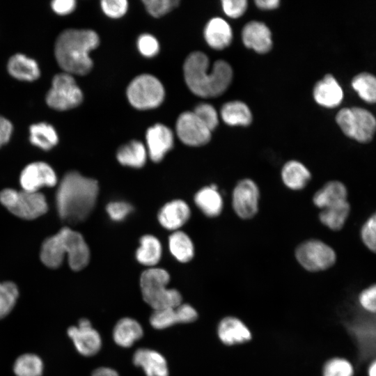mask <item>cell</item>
Wrapping results in <instances>:
<instances>
[{"mask_svg":"<svg viewBox=\"0 0 376 376\" xmlns=\"http://www.w3.org/2000/svg\"><path fill=\"white\" fill-rule=\"evenodd\" d=\"M260 189L251 178H244L235 185L231 194L232 208L240 219L253 218L259 210Z\"/></svg>","mask_w":376,"mask_h":376,"instance_id":"7c38bea8","label":"cell"},{"mask_svg":"<svg viewBox=\"0 0 376 376\" xmlns=\"http://www.w3.org/2000/svg\"><path fill=\"white\" fill-rule=\"evenodd\" d=\"M204 37L210 47L217 50H221L231 43L233 31L226 20L220 17H214L207 22L205 27Z\"/></svg>","mask_w":376,"mask_h":376,"instance_id":"d4e9b609","label":"cell"},{"mask_svg":"<svg viewBox=\"0 0 376 376\" xmlns=\"http://www.w3.org/2000/svg\"><path fill=\"white\" fill-rule=\"evenodd\" d=\"M139 51L146 57L155 56L159 49L157 39L150 34L141 35L137 41Z\"/></svg>","mask_w":376,"mask_h":376,"instance_id":"f6af8a7d","label":"cell"},{"mask_svg":"<svg viewBox=\"0 0 376 376\" xmlns=\"http://www.w3.org/2000/svg\"><path fill=\"white\" fill-rule=\"evenodd\" d=\"M255 3L260 9L272 10L277 8L280 2L278 0H257Z\"/></svg>","mask_w":376,"mask_h":376,"instance_id":"681fc988","label":"cell"},{"mask_svg":"<svg viewBox=\"0 0 376 376\" xmlns=\"http://www.w3.org/2000/svg\"><path fill=\"white\" fill-rule=\"evenodd\" d=\"M53 10L58 15H67L72 12L76 6L74 0H54L51 2Z\"/></svg>","mask_w":376,"mask_h":376,"instance_id":"7dc6e473","label":"cell"},{"mask_svg":"<svg viewBox=\"0 0 376 376\" xmlns=\"http://www.w3.org/2000/svg\"><path fill=\"white\" fill-rule=\"evenodd\" d=\"M242 38L244 45L259 54L268 52L272 47L269 29L263 22L251 21L243 28Z\"/></svg>","mask_w":376,"mask_h":376,"instance_id":"ac0fdd59","label":"cell"},{"mask_svg":"<svg viewBox=\"0 0 376 376\" xmlns=\"http://www.w3.org/2000/svg\"><path fill=\"white\" fill-rule=\"evenodd\" d=\"M361 236L366 247L376 253V212L372 214L361 228Z\"/></svg>","mask_w":376,"mask_h":376,"instance_id":"b9f144b4","label":"cell"},{"mask_svg":"<svg viewBox=\"0 0 376 376\" xmlns=\"http://www.w3.org/2000/svg\"><path fill=\"white\" fill-rule=\"evenodd\" d=\"M65 254L70 268L75 271L84 269L89 262L90 251L84 237L67 227L45 240L40 259L47 267L57 268L62 264Z\"/></svg>","mask_w":376,"mask_h":376,"instance_id":"277c9868","label":"cell"},{"mask_svg":"<svg viewBox=\"0 0 376 376\" xmlns=\"http://www.w3.org/2000/svg\"><path fill=\"white\" fill-rule=\"evenodd\" d=\"M29 133L31 143L44 150L52 149L58 141L54 127L45 122L32 124L29 127Z\"/></svg>","mask_w":376,"mask_h":376,"instance_id":"1f68e13d","label":"cell"},{"mask_svg":"<svg viewBox=\"0 0 376 376\" xmlns=\"http://www.w3.org/2000/svg\"><path fill=\"white\" fill-rule=\"evenodd\" d=\"M312 175L302 162L292 159L285 162L281 170L283 184L289 189L300 191L310 182Z\"/></svg>","mask_w":376,"mask_h":376,"instance_id":"7402d4cb","label":"cell"},{"mask_svg":"<svg viewBox=\"0 0 376 376\" xmlns=\"http://www.w3.org/2000/svg\"><path fill=\"white\" fill-rule=\"evenodd\" d=\"M209 59L204 53L194 52L186 58L183 70L185 82L190 91L202 97L221 95L233 79V70L225 61L218 60L209 71Z\"/></svg>","mask_w":376,"mask_h":376,"instance_id":"7a4b0ae2","label":"cell"},{"mask_svg":"<svg viewBox=\"0 0 376 376\" xmlns=\"http://www.w3.org/2000/svg\"><path fill=\"white\" fill-rule=\"evenodd\" d=\"M106 210L111 220L121 221L132 211V207L126 202L115 201L109 203Z\"/></svg>","mask_w":376,"mask_h":376,"instance_id":"ee69618b","label":"cell"},{"mask_svg":"<svg viewBox=\"0 0 376 376\" xmlns=\"http://www.w3.org/2000/svg\"><path fill=\"white\" fill-rule=\"evenodd\" d=\"M23 190L38 191L42 187H52L56 184L57 178L53 169L43 162H36L27 165L19 177Z\"/></svg>","mask_w":376,"mask_h":376,"instance_id":"9a60e30c","label":"cell"},{"mask_svg":"<svg viewBox=\"0 0 376 376\" xmlns=\"http://www.w3.org/2000/svg\"><path fill=\"white\" fill-rule=\"evenodd\" d=\"M221 3L224 12L231 18L241 17L247 8L246 0H224Z\"/></svg>","mask_w":376,"mask_h":376,"instance_id":"bcb514c9","label":"cell"},{"mask_svg":"<svg viewBox=\"0 0 376 376\" xmlns=\"http://www.w3.org/2000/svg\"><path fill=\"white\" fill-rule=\"evenodd\" d=\"M194 203L206 217L210 218L219 216L224 209L223 197L214 184L200 189L194 196Z\"/></svg>","mask_w":376,"mask_h":376,"instance_id":"cb8c5ba5","label":"cell"},{"mask_svg":"<svg viewBox=\"0 0 376 376\" xmlns=\"http://www.w3.org/2000/svg\"><path fill=\"white\" fill-rule=\"evenodd\" d=\"M367 376H376V358L368 361L366 368Z\"/></svg>","mask_w":376,"mask_h":376,"instance_id":"816d5d0a","label":"cell"},{"mask_svg":"<svg viewBox=\"0 0 376 376\" xmlns=\"http://www.w3.org/2000/svg\"><path fill=\"white\" fill-rule=\"evenodd\" d=\"M220 340L226 345L241 344L251 339V333L239 318L228 316L223 318L217 328Z\"/></svg>","mask_w":376,"mask_h":376,"instance_id":"d6986e66","label":"cell"},{"mask_svg":"<svg viewBox=\"0 0 376 376\" xmlns=\"http://www.w3.org/2000/svg\"><path fill=\"white\" fill-rule=\"evenodd\" d=\"M353 363L345 357H336L327 360L322 368V376H354Z\"/></svg>","mask_w":376,"mask_h":376,"instance_id":"74e56055","label":"cell"},{"mask_svg":"<svg viewBox=\"0 0 376 376\" xmlns=\"http://www.w3.org/2000/svg\"><path fill=\"white\" fill-rule=\"evenodd\" d=\"M221 116L228 125L247 126L252 121L251 111L241 101H231L224 104L221 109Z\"/></svg>","mask_w":376,"mask_h":376,"instance_id":"f1b7e54d","label":"cell"},{"mask_svg":"<svg viewBox=\"0 0 376 376\" xmlns=\"http://www.w3.org/2000/svg\"><path fill=\"white\" fill-rule=\"evenodd\" d=\"M91 376H119L118 373L110 368L100 367L95 369Z\"/></svg>","mask_w":376,"mask_h":376,"instance_id":"f907efd6","label":"cell"},{"mask_svg":"<svg viewBox=\"0 0 376 376\" xmlns=\"http://www.w3.org/2000/svg\"><path fill=\"white\" fill-rule=\"evenodd\" d=\"M126 0H103L101 7L103 12L109 17L118 18L124 15L128 7Z\"/></svg>","mask_w":376,"mask_h":376,"instance_id":"7bdbcfd3","label":"cell"},{"mask_svg":"<svg viewBox=\"0 0 376 376\" xmlns=\"http://www.w3.org/2000/svg\"><path fill=\"white\" fill-rule=\"evenodd\" d=\"M313 97L320 105L334 108L342 102L343 93L336 79L328 74L316 83L313 88Z\"/></svg>","mask_w":376,"mask_h":376,"instance_id":"44dd1931","label":"cell"},{"mask_svg":"<svg viewBox=\"0 0 376 376\" xmlns=\"http://www.w3.org/2000/svg\"><path fill=\"white\" fill-rule=\"evenodd\" d=\"M198 313L194 308L187 304L154 311L150 318L152 327L164 329L178 323H189L195 321Z\"/></svg>","mask_w":376,"mask_h":376,"instance_id":"2e32d148","label":"cell"},{"mask_svg":"<svg viewBox=\"0 0 376 376\" xmlns=\"http://www.w3.org/2000/svg\"><path fill=\"white\" fill-rule=\"evenodd\" d=\"M7 70L11 76L22 81L36 80L40 75L36 61L22 53H16L10 57Z\"/></svg>","mask_w":376,"mask_h":376,"instance_id":"4316f807","label":"cell"},{"mask_svg":"<svg viewBox=\"0 0 376 376\" xmlns=\"http://www.w3.org/2000/svg\"><path fill=\"white\" fill-rule=\"evenodd\" d=\"M297 263L306 271L318 272L331 267L336 263L334 249L319 239H308L299 244L295 250Z\"/></svg>","mask_w":376,"mask_h":376,"instance_id":"ba28073f","label":"cell"},{"mask_svg":"<svg viewBox=\"0 0 376 376\" xmlns=\"http://www.w3.org/2000/svg\"><path fill=\"white\" fill-rule=\"evenodd\" d=\"M350 212L346 201L320 210L318 217L320 223L330 230H340L345 225Z\"/></svg>","mask_w":376,"mask_h":376,"instance_id":"f546056e","label":"cell"},{"mask_svg":"<svg viewBox=\"0 0 376 376\" xmlns=\"http://www.w3.org/2000/svg\"><path fill=\"white\" fill-rule=\"evenodd\" d=\"M193 112L211 132L218 125V114L212 105L207 103L200 104Z\"/></svg>","mask_w":376,"mask_h":376,"instance_id":"ab89813d","label":"cell"},{"mask_svg":"<svg viewBox=\"0 0 376 376\" xmlns=\"http://www.w3.org/2000/svg\"><path fill=\"white\" fill-rule=\"evenodd\" d=\"M143 334L141 324L131 318L120 319L113 330V338L115 343L123 347H131Z\"/></svg>","mask_w":376,"mask_h":376,"instance_id":"83f0119b","label":"cell"},{"mask_svg":"<svg viewBox=\"0 0 376 376\" xmlns=\"http://www.w3.org/2000/svg\"><path fill=\"white\" fill-rule=\"evenodd\" d=\"M133 363L141 367L146 376H168L169 370L165 358L159 352L146 348L137 350L133 356Z\"/></svg>","mask_w":376,"mask_h":376,"instance_id":"603a6c76","label":"cell"},{"mask_svg":"<svg viewBox=\"0 0 376 376\" xmlns=\"http://www.w3.org/2000/svg\"><path fill=\"white\" fill-rule=\"evenodd\" d=\"M148 152L154 162H159L173 146L171 130L162 124H156L146 132Z\"/></svg>","mask_w":376,"mask_h":376,"instance_id":"e0dca14e","label":"cell"},{"mask_svg":"<svg viewBox=\"0 0 376 376\" xmlns=\"http://www.w3.org/2000/svg\"><path fill=\"white\" fill-rule=\"evenodd\" d=\"M147 150L144 145L138 141H132L121 146L116 155L118 161L124 166L141 168L146 163Z\"/></svg>","mask_w":376,"mask_h":376,"instance_id":"4dcf8cb0","label":"cell"},{"mask_svg":"<svg viewBox=\"0 0 376 376\" xmlns=\"http://www.w3.org/2000/svg\"><path fill=\"white\" fill-rule=\"evenodd\" d=\"M162 256V245L157 238L151 235H143L140 239V246L136 251L137 261L146 266L158 263Z\"/></svg>","mask_w":376,"mask_h":376,"instance_id":"d6a6232c","label":"cell"},{"mask_svg":"<svg viewBox=\"0 0 376 376\" xmlns=\"http://www.w3.org/2000/svg\"><path fill=\"white\" fill-rule=\"evenodd\" d=\"M358 308L361 312L376 315V283L363 288L357 298Z\"/></svg>","mask_w":376,"mask_h":376,"instance_id":"f35d334b","label":"cell"},{"mask_svg":"<svg viewBox=\"0 0 376 376\" xmlns=\"http://www.w3.org/2000/svg\"><path fill=\"white\" fill-rule=\"evenodd\" d=\"M83 100V93L72 75L61 72L54 75L45 96L47 105L58 111L77 107Z\"/></svg>","mask_w":376,"mask_h":376,"instance_id":"30bf717a","label":"cell"},{"mask_svg":"<svg viewBox=\"0 0 376 376\" xmlns=\"http://www.w3.org/2000/svg\"><path fill=\"white\" fill-rule=\"evenodd\" d=\"M0 202L13 214L25 219H33L47 211L45 196L38 191L5 189L0 192Z\"/></svg>","mask_w":376,"mask_h":376,"instance_id":"8992f818","label":"cell"},{"mask_svg":"<svg viewBox=\"0 0 376 376\" xmlns=\"http://www.w3.org/2000/svg\"><path fill=\"white\" fill-rule=\"evenodd\" d=\"M336 120L346 136L360 143L371 141L376 131L375 117L363 108H343L336 114Z\"/></svg>","mask_w":376,"mask_h":376,"instance_id":"52a82bcc","label":"cell"},{"mask_svg":"<svg viewBox=\"0 0 376 376\" xmlns=\"http://www.w3.org/2000/svg\"><path fill=\"white\" fill-rule=\"evenodd\" d=\"M191 210L182 200H174L165 204L158 213L160 224L168 230H176L189 219Z\"/></svg>","mask_w":376,"mask_h":376,"instance_id":"ffe728a7","label":"cell"},{"mask_svg":"<svg viewBox=\"0 0 376 376\" xmlns=\"http://www.w3.org/2000/svg\"><path fill=\"white\" fill-rule=\"evenodd\" d=\"M68 335L77 352L83 356H93L101 348V337L86 318L80 319L77 326L69 327Z\"/></svg>","mask_w":376,"mask_h":376,"instance_id":"5bb4252c","label":"cell"},{"mask_svg":"<svg viewBox=\"0 0 376 376\" xmlns=\"http://www.w3.org/2000/svg\"><path fill=\"white\" fill-rule=\"evenodd\" d=\"M44 364L41 358L32 353L20 355L13 365L16 376H42Z\"/></svg>","mask_w":376,"mask_h":376,"instance_id":"e575fe53","label":"cell"},{"mask_svg":"<svg viewBox=\"0 0 376 376\" xmlns=\"http://www.w3.org/2000/svg\"><path fill=\"white\" fill-rule=\"evenodd\" d=\"M352 86L364 101L376 102V77L368 72L356 75L352 81Z\"/></svg>","mask_w":376,"mask_h":376,"instance_id":"d590c367","label":"cell"},{"mask_svg":"<svg viewBox=\"0 0 376 376\" xmlns=\"http://www.w3.org/2000/svg\"><path fill=\"white\" fill-rule=\"evenodd\" d=\"M347 329L355 340L361 360L369 361L376 358V315L359 311L349 321Z\"/></svg>","mask_w":376,"mask_h":376,"instance_id":"8fae6325","label":"cell"},{"mask_svg":"<svg viewBox=\"0 0 376 376\" xmlns=\"http://www.w3.org/2000/svg\"><path fill=\"white\" fill-rule=\"evenodd\" d=\"M172 255L181 263L189 262L194 256V246L190 237L184 232L175 231L169 239Z\"/></svg>","mask_w":376,"mask_h":376,"instance_id":"836d02e7","label":"cell"},{"mask_svg":"<svg viewBox=\"0 0 376 376\" xmlns=\"http://www.w3.org/2000/svg\"><path fill=\"white\" fill-rule=\"evenodd\" d=\"M19 297V290L12 281L0 282V319L13 309Z\"/></svg>","mask_w":376,"mask_h":376,"instance_id":"8d00e7d4","label":"cell"},{"mask_svg":"<svg viewBox=\"0 0 376 376\" xmlns=\"http://www.w3.org/2000/svg\"><path fill=\"white\" fill-rule=\"evenodd\" d=\"M98 190V184L95 180L75 171L66 173L56 196L60 217L71 224L85 220L95 207Z\"/></svg>","mask_w":376,"mask_h":376,"instance_id":"6da1fadb","label":"cell"},{"mask_svg":"<svg viewBox=\"0 0 376 376\" xmlns=\"http://www.w3.org/2000/svg\"><path fill=\"white\" fill-rule=\"evenodd\" d=\"M169 280L168 272L161 268H149L141 274L140 286L143 299L154 311L182 304L180 293L167 288Z\"/></svg>","mask_w":376,"mask_h":376,"instance_id":"5b68a950","label":"cell"},{"mask_svg":"<svg viewBox=\"0 0 376 376\" xmlns=\"http://www.w3.org/2000/svg\"><path fill=\"white\" fill-rule=\"evenodd\" d=\"M98 45L99 37L92 30L65 29L56 39L55 58L65 72L84 75L93 68L89 53Z\"/></svg>","mask_w":376,"mask_h":376,"instance_id":"3957f363","label":"cell"},{"mask_svg":"<svg viewBox=\"0 0 376 376\" xmlns=\"http://www.w3.org/2000/svg\"><path fill=\"white\" fill-rule=\"evenodd\" d=\"M13 130L12 123L6 118L0 116V148L8 142Z\"/></svg>","mask_w":376,"mask_h":376,"instance_id":"c3c4849f","label":"cell"},{"mask_svg":"<svg viewBox=\"0 0 376 376\" xmlns=\"http://www.w3.org/2000/svg\"><path fill=\"white\" fill-rule=\"evenodd\" d=\"M148 12L155 17H159L171 11L179 4L178 0H144Z\"/></svg>","mask_w":376,"mask_h":376,"instance_id":"60d3db41","label":"cell"},{"mask_svg":"<svg viewBox=\"0 0 376 376\" xmlns=\"http://www.w3.org/2000/svg\"><path fill=\"white\" fill-rule=\"evenodd\" d=\"M347 190L343 183L338 180L326 182L313 194L312 201L322 210L347 201Z\"/></svg>","mask_w":376,"mask_h":376,"instance_id":"484cf974","label":"cell"},{"mask_svg":"<svg viewBox=\"0 0 376 376\" xmlns=\"http://www.w3.org/2000/svg\"><path fill=\"white\" fill-rule=\"evenodd\" d=\"M127 96L130 103L136 109H153L163 102L164 88L155 77L148 74L141 75L130 83Z\"/></svg>","mask_w":376,"mask_h":376,"instance_id":"9c48e42d","label":"cell"},{"mask_svg":"<svg viewBox=\"0 0 376 376\" xmlns=\"http://www.w3.org/2000/svg\"><path fill=\"white\" fill-rule=\"evenodd\" d=\"M175 128L180 141L189 146H201L211 139L212 132L191 111L180 115Z\"/></svg>","mask_w":376,"mask_h":376,"instance_id":"4fadbf2b","label":"cell"}]
</instances>
